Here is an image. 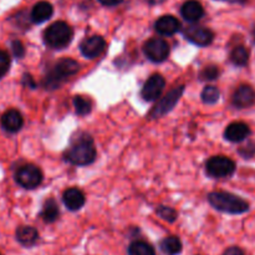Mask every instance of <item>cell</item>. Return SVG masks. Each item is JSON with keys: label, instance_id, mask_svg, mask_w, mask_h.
Here are the masks:
<instances>
[{"label": "cell", "instance_id": "30", "mask_svg": "<svg viewBox=\"0 0 255 255\" xmlns=\"http://www.w3.org/2000/svg\"><path fill=\"white\" fill-rule=\"evenodd\" d=\"M239 153H241L244 158H251V157H253L255 154V144L253 142H249V143H247L246 146L241 147Z\"/></svg>", "mask_w": 255, "mask_h": 255}, {"label": "cell", "instance_id": "8", "mask_svg": "<svg viewBox=\"0 0 255 255\" xmlns=\"http://www.w3.org/2000/svg\"><path fill=\"white\" fill-rule=\"evenodd\" d=\"M143 52L148 60L153 62H163L169 55V45L166 40L152 37L144 44Z\"/></svg>", "mask_w": 255, "mask_h": 255}, {"label": "cell", "instance_id": "10", "mask_svg": "<svg viewBox=\"0 0 255 255\" xmlns=\"http://www.w3.org/2000/svg\"><path fill=\"white\" fill-rule=\"evenodd\" d=\"M164 86H166V81H164V77L162 76V75H152V76L144 82L143 87H142V99H143L144 101H156V100L161 96Z\"/></svg>", "mask_w": 255, "mask_h": 255}, {"label": "cell", "instance_id": "19", "mask_svg": "<svg viewBox=\"0 0 255 255\" xmlns=\"http://www.w3.org/2000/svg\"><path fill=\"white\" fill-rule=\"evenodd\" d=\"M39 239V233L34 227L22 226L16 229V241L24 247H31Z\"/></svg>", "mask_w": 255, "mask_h": 255}, {"label": "cell", "instance_id": "12", "mask_svg": "<svg viewBox=\"0 0 255 255\" xmlns=\"http://www.w3.org/2000/svg\"><path fill=\"white\" fill-rule=\"evenodd\" d=\"M233 106L237 109H247L255 104V90L249 85H241L232 97Z\"/></svg>", "mask_w": 255, "mask_h": 255}, {"label": "cell", "instance_id": "13", "mask_svg": "<svg viewBox=\"0 0 255 255\" xmlns=\"http://www.w3.org/2000/svg\"><path fill=\"white\" fill-rule=\"evenodd\" d=\"M154 29L163 36H171L181 30V22L173 15H163L156 21Z\"/></svg>", "mask_w": 255, "mask_h": 255}, {"label": "cell", "instance_id": "6", "mask_svg": "<svg viewBox=\"0 0 255 255\" xmlns=\"http://www.w3.org/2000/svg\"><path fill=\"white\" fill-rule=\"evenodd\" d=\"M184 92V85H181L178 87H174L172 89L156 106L152 109V111L149 112V119L154 120V119H161L163 117L164 115L168 114L169 111H172L174 106L178 104L179 99L183 95Z\"/></svg>", "mask_w": 255, "mask_h": 255}, {"label": "cell", "instance_id": "2", "mask_svg": "<svg viewBox=\"0 0 255 255\" xmlns=\"http://www.w3.org/2000/svg\"><path fill=\"white\" fill-rule=\"evenodd\" d=\"M79 62H76L72 59H69V57H64V59L59 60L51 67V70L47 72L44 81H42V85H44V87L46 90L59 89L67 77L74 76L75 74L79 72Z\"/></svg>", "mask_w": 255, "mask_h": 255}, {"label": "cell", "instance_id": "14", "mask_svg": "<svg viewBox=\"0 0 255 255\" xmlns=\"http://www.w3.org/2000/svg\"><path fill=\"white\" fill-rule=\"evenodd\" d=\"M251 134V128L244 122H233L224 131V138L229 142H243Z\"/></svg>", "mask_w": 255, "mask_h": 255}, {"label": "cell", "instance_id": "15", "mask_svg": "<svg viewBox=\"0 0 255 255\" xmlns=\"http://www.w3.org/2000/svg\"><path fill=\"white\" fill-rule=\"evenodd\" d=\"M1 125L5 131L15 133V132L21 129L22 125H24V119L17 110H7L1 117Z\"/></svg>", "mask_w": 255, "mask_h": 255}, {"label": "cell", "instance_id": "7", "mask_svg": "<svg viewBox=\"0 0 255 255\" xmlns=\"http://www.w3.org/2000/svg\"><path fill=\"white\" fill-rule=\"evenodd\" d=\"M15 179L22 188L34 189L41 184L42 172L40 171L39 167L34 166V164H25L16 171Z\"/></svg>", "mask_w": 255, "mask_h": 255}, {"label": "cell", "instance_id": "21", "mask_svg": "<svg viewBox=\"0 0 255 255\" xmlns=\"http://www.w3.org/2000/svg\"><path fill=\"white\" fill-rule=\"evenodd\" d=\"M161 251L166 255H178L182 252V242L178 237H167L161 242Z\"/></svg>", "mask_w": 255, "mask_h": 255}, {"label": "cell", "instance_id": "17", "mask_svg": "<svg viewBox=\"0 0 255 255\" xmlns=\"http://www.w3.org/2000/svg\"><path fill=\"white\" fill-rule=\"evenodd\" d=\"M52 12H54V7L49 1H39L32 6L30 19L35 24H41L52 16Z\"/></svg>", "mask_w": 255, "mask_h": 255}, {"label": "cell", "instance_id": "27", "mask_svg": "<svg viewBox=\"0 0 255 255\" xmlns=\"http://www.w3.org/2000/svg\"><path fill=\"white\" fill-rule=\"evenodd\" d=\"M156 213L158 214L163 221L169 222V223H173V222L177 219V216H178L177 212L174 211L173 208H171V207H166V206L157 207Z\"/></svg>", "mask_w": 255, "mask_h": 255}, {"label": "cell", "instance_id": "5", "mask_svg": "<svg viewBox=\"0 0 255 255\" xmlns=\"http://www.w3.org/2000/svg\"><path fill=\"white\" fill-rule=\"evenodd\" d=\"M207 173L213 178H226L236 172V163L229 157L214 156L207 162Z\"/></svg>", "mask_w": 255, "mask_h": 255}, {"label": "cell", "instance_id": "23", "mask_svg": "<svg viewBox=\"0 0 255 255\" xmlns=\"http://www.w3.org/2000/svg\"><path fill=\"white\" fill-rule=\"evenodd\" d=\"M128 255H156V252L151 244L137 241L128 247Z\"/></svg>", "mask_w": 255, "mask_h": 255}, {"label": "cell", "instance_id": "22", "mask_svg": "<svg viewBox=\"0 0 255 255\" xmlns=\"http://www.w3.org/2000/svg\"><path fill=\"white\" fill-rule=\"evenodd\" d=\"M232 64L238 67L247 66L249 62V50L246 46H237L231 52Z\"/></svg>", "mask_w": 255, "mask_h": 255}, {"label": "cell", "instance_id": "4", "mask_svg": "<svg viewBox=\"0 0 255 255\" xmlns=\"http://www.w3.org/2000/svg\"><path fill=\"white\" fill-rule=\"evenodd\" d=\"M74 37L71 26L65 21H55L44 31V41L51 49L61 50L69 46Z\"/></svg>", "mask_w": 255, "mask_h": 255}, {"label": "cell", "instance_id": "34", "mask_svg": "<svg viewBox=\"0 0 255 255\" xmlns=\"http://www.w3.org/2000/svg\"><path fill=\"white\" fill-rule=\"evenodd\" d=\"M146 2H148L149 5H158V4H162V2H164L166 0H144Z\"/></svg>", "mask_w": 255, "mask_h": 255}, {"label": "cell", "instance_id": "31", "mask_svg": "<svg viewBox=\"0 0 255 255\" xmlns=\"http://www.w3.org/2000/svg\"><path fill=\"white\" fill-rule=\"evenodd\" d=\"M223 255H247V254L246 252H244L242 248H239V247H231V248H228L226 252H224Z\"/></svg>", "mask_w": 255, "mask_h": 255}, {"label": "cell", "instance_id": "1", "mask_svg": "<svg viewBox=\"0 0 255 255\" xmlns=\"http://www.w3.org/2000/svg\"><path fill=\"white\" fill-rule=\"evenodd\" d=\"M96 158V148L89 134L80 133L65 153V159L75 166H87Z\"/></svg>", "mask_w": 255, "mask_h": 255}, {"label": "cell", "instance_id": "25", "mask_svg": "<svg viewBox=\"0 0 255 255\" xmlns=\"http://www.w3.org/2000/svg\"><path fill=\"white\" fill-rule=\"evenodd\" d=\"M219 96H221V92L216 86H206L202 91V100H203L204 104H216V102H218Z\"/></svg>", "mask_w": 255, "mask_h": 255}, {"label": "cell", "instance_id": "16", "mask_svg": "<svg viewBox=\"0 0 255 255\" xmlns=\"http://www.w3.org/2000/svg\"><path fill=\"white\" fill-rule=\"evenodd\" d=\"M181 14L187 21L196 22L203 17L204 9L201 2L197 1V0H188V1L182 5Z\"/></svg>", "mask_w": 255, "mask_h": 255}, {"label": "cell", "instance_id": "20", "mask_svg": "<svg viewBox=\"0 0 255 255\" xmlns=\"http://www.w3.org/2000/svg\"><path fill=\"white\" fill-rule=\"evenodd\" d=\"M59 207H57V203L55 202V199L49 198L42 206V211L40 213L41 218L44 219V222L46 223H52V222L56 221L59 218Z\"/></svg>", "mask_w": 255, "mask_h": 255}, {"label": "cell", "instance_id": "35", "mask_svg": "<svg viewBox=\"0 0 255 255\" xmlns=\"http://www.w3.org/2000/svg\"><path fill=\"white\" fill-rule=\"evenodd\" d=\"M223 1L234 2V4H244V2H246V0H223Z\"/></svg>", "mask_w": 255, "mask_h": 255}, {"label": "cell", "instance_id": "26", "mask_svg": "<svg viewBox=\"0 0 255 255\" xmlns=\"http://www.w3.org/2000/svg\"><path fill=\"white\" fill-rule=\"evenodd\" d=\"M219 67L214 66V65H209V66H206L199 74V79L202 81H214V80L218 79L219 76Z\"/></svg>", "mask_w": 255, "mask_h": 255}, {"label": "cell", "instance_id": "29", "mask_svg": "<svg viewBox=\"0 0 255 255\" xmlns=\"http://www.w3.org/2000/svg\"><path fill=\"white\" fill-rule=\"evenodd\" d=\"M11 51L16 59H21L25 55V47L24 45H22V42L19 41V40L11 41Z\"/></svg>", "mask_w": 255, "mask_h": 255}, {"label": "cell", "instance_id": "9", "mask_svg": "<svg viewBox=\"0 0 255 255\" xmlns=\"http://www.w3.org/2000/svg\"><path fill=\"white\" fill-rule=\"evenodd\" d=\"M183 35L188 41L193 42L194 45H198V46H208L214 39V34L212 30L198 26V25L187 26L183 30Z\"/></svg>", "mask_w": 255, "mask_h": 255}, {"label": "cell", "instance_id": "33", "mask_svg": "<svg viewBox=\"0 0 255 255\" xmlns=\"http://www.w3.org/2000/svg\"><path fill=\"white\" fill-rule=\"evenodd\" d=\"M99 1L105 6H115V5L121 4L124 0H99Z\"/></svg>", "mask_w": 255, "mask_h": 255}, {"label": "cell", "instance_id": "24", "mask_svg": "<svg viewBox=\"0 0 255 255\" xmlns=\"http://www.w3.org/2000/svg\"><path fill=\"white\" fill-rule=\"evenodd\" d=\"M74 106L75 110H76V114L80 115V116H86V115H89L92 110L91 101L84 96H75Z\"/></svg>", "mask_w": 255, "mask_h": 255}, {"label": "cell", "instance_id": "28", "mask_svg": "<svg viewBox=\"0 0 255 255\" xmlns=\"http://www.w3.org/2000/svg\"><path fill=\"white\" fill-rule=\"evenodd\" d=\"M10 67V57L7 55L6 51L4 50H0V79L5 76L9 71Z\"/></svg>", "mask_w": 255, "mask_h": 255}, {"label": "cell", "instance_id": "3", "mask_svg": "<svg viewBox=\"0 0 255 255\" xmlns=\"http://www.w3.org/2000/svg\"><path fill=\"white\" fill-rule=\"evenodd\" d=\"M208 202L213 208L224 213L243 214L249 211L248 202L228 192H212L208 194Z\"/></svg>", "mask_w": 255, "mask_h": 255}, {"label": "cell", "instance_id": "32", "mask_svg": "<svg viewBox=\"0 0 255 255\" xmlns=\"http://www.w3.org/2000/svg\"><path fill=\"white\" fill-rule=\"evenodd\" d=\"M22 84L29 86L30 89H35V87H36V84L34 82V79H32L29 74H25L24 76H22Z\"/></svg>", "mask_w": 255, "mask_h": 255}, {"label": "cell", "instance_id": "18", "mask_svg": "<svg viewBox=\"0 0 255 255\" xmlns=\"http://www.w3.org/2000/svg\"><path fill=\"white\" fill-rule=\"evenodd\" d=\"M65 207L70 211H79L85 204V196L79 188H69L62 196Z\"/></svg>", "mask_w": 255, "mask_h": 255}, {"label": "cell", "instance_id": "36", "mask_svg": "<svg viewBox=\"0 0 255 255\" xmlns=\"http://www.w3.org/2000/svg\"><path fill=\"white\" fill-rule=\"evenodd\" d=\"M0 255H1V254H0Z\"/></svg>", "mask_w": 255, "mask_h": 255}, {"label": "cell", "instance_id": "11", "mask_svg": "<svg viewBox=\"0 0 255 255\" xmlns=\"http://www.w3.org/2000/svg\"><path fill=\"white\" fill-rule=\"evenodd\" d=\"M106 49V41L102 36L94 35V36L86 37L80 44V51L87 59H95L100 56Z\"/></svg>", "mask_w": 255, "mask_h": 255}]
</instances>
